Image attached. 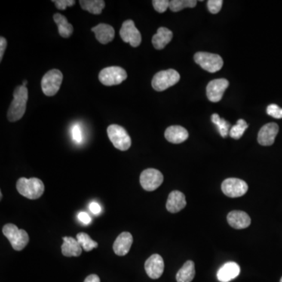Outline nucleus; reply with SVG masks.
<instances>
[{
    "label": "nucleus",
    "instance_id": "f257e3e1",
    "mask_svg": "<svg viewBox=\"0 0 282 282\" xmlns=\"http://www.w3.org/2000/svg\"><path fill=\"white\" fill-rule=\"evenodd\" d=\"M28 100V90L23 85L16 87L13 92V100L7 112L9 121L17 122L25 115L26 111L27 102Z\"/></svg>",
    "mask_w": 282,
    "mask_h": 282
},
{
    "label": "nucleus",
    "instance_id": "f03ea898",
    "mask_svg": "<svg viewBox=\"0 0 282 282\" xmlns=\"http://www.w3.org/2000/svg\"><path fill=\"white\" fill-rule=\"evenodd\" d=\"M17 191L24 197H27L28 199H38L44 194L45 191V186L41 179L38 178H27L22 177L17 180Z\"/></svg>",
    "mask_w": 282,
    "mask_h": 282
},
{
    "label": "nucleus",
    "instance_id": "7ed1b4c3",
    "mask_svg": "<svg viewBox=\"0 0 282 282\" xmlns=\"http://www.w3.org/2000/svg\"><path fill=\"white\" fill-rule=\"evenodd\" d=\"M3 233L16 251L23 250L29 241L28 233L25 230L18 229L17 226L13 224H6L3 228Z\"/></svg>",
    "mask_w": 282,
    "mask_h": 282
},
{
    "label": "nucleus",
    "instance_id": "20e7f679",
    "mask_svg": "<svg viewBox=\"0 0 282 282\" xmlns=\"http://www.w3.org/2000/svg\"><path fill=\"white\" fill-rule=\"evenodd\" d=\"M107 132L108 138L117 149L125 151L131 147V138L122 126L116 124L110 125Z\"/></svg>",
    "mask_w": 282,
    "mask_h": 282
},
{
    "label": "nucleus",
    "instance_id": "39448f33",
    "mask_svg": "<svg viewBox=\"0 0 282 282\" xmlns=\"http://www.w3.org/2000/svg\"><path fill=\"white\" fill-rule=\"evenodd\" d=\"M179 79L180 75L176 70H165L154 75L151 85L154 90L162 92L176 85Z\"/></svg>",
    "mask_w": 282,
    "mask_h": 282
},
{
    "label": "nucleus",
    "instance_id": "423d86ee",
    "mask_svg": "<svg viewBox=\"0 0 282 282\" xmlns=\"http://www.w3.org/2000/svg\"><path fill=\"white\" fill-rule=\"evenodd\" d=\"M194 62L202 68L211 73L217 72L224 66V60L219 55L206 52H197L194 56Z\"/></svg>",
    "mask_w": 282,
    "mask_h": 282
},
{
    "label": "nucleus",
    "instance_id": "0eeeda50",
    "mask_svg": "<svg viewBox=\"0 0 282 282\" xmlns=\"http://www.w3.org/2000/svg\"><path fill=\"white\" fill-rule=\"evenodd\" d=\"M63 81V74L57 69H52L44 75L41 81V87L44 94L53 96L60 90Z\"/></svg>",
    "mask_w": 282,
    "mask_h": 282
},
{
    "label": "nucleus",
    "instance_id": "6e6552de",
    "mask_svg": "<svg viewBox=\"0 0 282 282\" xmlns=\"http://www.w3.org/2000/svg\"><path fill=\"white\" fill-rule=\"evenodd\" d=\"M127 78L126 70L121 67L111 66L104 68L99 74V80L107 87L119 85Z\"/></svg>",
    "mask_w": 282,
    "mask_h": 282
},
{
    "label": "nucleus",
    "instance_id": "1a4fd4ad",
    "mask_svg": "<svg viewBox=\"0 0 282 282\" xmlns=\"http://www.w3.org/2000/svg\"><path fill=\"white\" fill-rule=\"evenodd\" d=\"M163 179V173L155 169H145L139 176L141 186L147 191H153L159 188Z\"/></svg>",
    "mask_w": 282,
    "mask_h": 282
},
{
    "label": "nucleus",
    "instance_id": "9d476101",
    "mask_svg": "<svg viewBox=\"0 0 282 282\" xmlns=\"http://www.w3.org/2000/svg\"><path fill=\"white\" fill-rule=\"evenodd\" d=\"M222 191L230 197H239L244 195L249 189L247 183L237 178H228L222 183Z\"/></svg>",
    "mask_w": 282,
    "mask_h": 282
},
{
    "label": "nucleus",
    "instance_id": "9b49d317",
    "mask_svg": "<svg viewBox=\"0 0 282 282\" xmlns=\"http://www.w3.org/2000/svg\"><path fill=\"white\" fill-rule=\"evenodd\" d=\"M119 35L123 41L130 44L131 47H137L140 45L142 40L140 32L136 28L134 22L132 20H127L123 22Z\"/></svg>",
    "mask_w": 282,
    "mask_h": 282
},
{
    "label": "nucleus",
    "instance_id": "f8f14e48",
    "mask_svg": "<svg viewBox=\"0 0 282 282\" xmlns=\"http://www.w3.org/2000/svg\"><path fill=\"white\" fill-rule=\"evenodd\" d=\"M228 87H229V82L225 78L212 80L206 87L208 99L213 103L220 102L224 92Z\"/></svg>",
    "mask_w": 282,
    "mask_h": 282
},
{
    "label": "nucleus",
    "instance_id": "ddd939ff",
    "mask_svg": "<svg viewBox=\"0 0 282 282\" xmlns=\"http://www.w3.org/2000/svg\"><path fill=\"white\" fill-rule=\"evenodd\" d=\"M145 271L151 279H158L164 272V260L158 254H153L150 256L145 265Z\"/></svg>",
    "mask_w": 282,
    "mask_h": 282
},
{
    "label": "nucleus",
    "instance_id": "4468645a",
    "mask_svg": "<svg viewBox=\"0 0 282 282\" xmlns=\"http://www.w3.org/2000/svg\"><path fill=\"white\" fill-rule=\"evenodd\" d=\"M279 127L276 123H271L263 126L258 134V142L263 146H271L274 143L278 133Z\"/></svg>",
    "mask_w": 282,
    "mask_h": 282
},
{
    "label": "nucleus",
    "instance_id": "2eb2a0df",
    "mask_svg": "<svg viewBox=\"0 0 282 282\" xmlns=\"http://www.w3.org/2000/svg\"><path fill=\"white\" fill-rule=\"evenodd\" d=\"M133 241V236L130 232L121 233L113 245V250L118 256H126L130 252Z\"/></svg>",
    "mask_w": 282,
    "mask_h": 282
},
{
    "label": "nucleus",
    "instance_id": "dca6fc26",
    "mask_svg": "<svg viewBox=\"0 0 282 282\" xmlns=\"http://www.w3.org/2000/svg\"><path fill=\"white\" fill-rule=\"evenodd\" d=\"M186 205V197L185 194L179 191H173L169 194L166 203V209L169 213H179V211L185 209Z\"/></svg>",
    "mask_w": 282,
    "mask_h": 282
},
{
    "label": "nucleus",
    "instance_id": "f3484780",
    "mask_svg": "<svg viewBox=\"0 0 282 282\" xmlns=\"http://www.w3.org/2000/svg\"><path fill=\"white\" fill-rule=\"evenodd\" d=\"M228 222L234 229H245L249 228L251 219L243 211H232L228 215Z\"/></svg>",
    "mask_w": 282,
    "mask_h": 282
},
{
    "label": "nucleus",
    "instance_id": "a211bd4d",
    "mask_svg": "<svg viewBox=\"0 0 282 282\" xmlns=\"http://www.w3.org/2000/svg\"><path fill=\"white\" fill-rule=\"evenodd\" d=\"M92 32H94L97 41L102 44H109L115 38V29L111 25L107 24H99L92 28Z\"/></svg>",
    "mask_w": 282,
    "mask_h": 282
},
{
    "label": "nucleus",
    "instance_id": "6ab92c4d",
    "mask_svg": "<svg viewBox=\"0 0 282 282\" xmlns=\"http://www.w3.org/2000/svg\"><path fill=\"white\" fill-rule=\"evenodd\" d=\"M188 132L180 126H169L165 132V137L169 142L173 144H181L188 138Z\"/></svg>",
    "mask_w": 282,
    "mask_h": 282
},
{
    "label": "nucleus",
    "instance_id": "aec40b11",
    "mask_svg": "<svg viewBox=\"0 0 282 282\" xmlns=\"http://www.w3.org/2000/svg\"><path fill=\"white\" fill-rule=\"evenodd\" d=\"M240 274V267L234 262L224 264L217 272V278L220 282H229Z\"/></svg>",
    "mask_w": 282,
    "mask_h": 282
},
{
    "label": "nucleus",
    "instance_id": "412c9836",
    "mask_svg": "<svg viewBox=\"0 0 282 282\" xmlns=\"http://www.w3.org/2000/svg\"><path fill=\"white\" fill-rule=\"evenodd\" d=\"M62 246V252L66 257H78L82 254L83 248L77 240L72 237H64Z\"/></svg>",
    "mask_w": 282,
    "mask_h": 282
},
{
    "label": "nucleus",
    "instance_id": "4be33fe9",
    "mask_svg": "<svg viewBox=\"0 0 282 282\" xmlns=\"http://www.w3.org/2000/svg\"><path fill=\"white\" fill-rule=\"evenodd\" d=\"M173 36L172 31L164 27H161L158 28L157 33L152 37L153 46L156 50H163L170 43Z\"/></svg>",
    "mask_w": 282,
    "mask_h": 282
},
{
    "label": "nucleus",
    "instance_id": "5701e85b",
    "mask_svg": "<svg viewBox=\"0 0 282 282\" xmlns=\"http://www.w3.org/2000/svg\"><path fill=\"white\" fill-rule=\"evenodd\" d=\"M53 21L57 25L58 32L61 36L63 38H69L73 33V26L68 23V20L65 16L60 13H55L53 15Z\"/></svg>",
    "mask_w": 282,
    "mask_h": 282
},
{
    "label": "nucleus",
    "instance_id": "b1692460",
    "mask_svg": "<svg viewBox=\"0 0 282 282\" xmlns=\"http://www.w3.org/2000/svg\"><path fill=\"white\" fill-rule=\"evenodd\" d=\"M195 276V267L193 261L188 260L184 264L176 274V281L191 282Z\"/></svg>",
    "mask_w": 282,
    "mask_h": 282
},
{
    "label": "nucleus",
    "instance_id": "393cba45",
    "mask_svg": "<svg viewBox=\"0 0 282 282\" xmlns=\"http://www.w3.org/2000/svg\"><path fill=\"white\" fill-rule=\"evenodd\" d=\"M80 6L84 10L93 14H100L105 7L103 0H80Z\"/></svg>",
    "mask_w": 282,
    "mask_h": 282
},
{
    "label": "nucleus",
    "instance_id": "a878e982",
    "mask_svg": "<svg viewBox=\"0 0 282 282\" xmlns=\"http://www.w3.org/2000/svg\"><path fill=\"white\" fill-rule=\"evenodd\" d=\"M76 238L81 247L86 252H90V251L93 250L95 248L98 247L97 243L92 240L91 237L87 233H78L76 235Z\"/></svg>",
    "mask_w": 282,
    "mask_h": 282
},
{
    "label": "nucleus",
    "instance_id": "bb28decb",
    "mask_svg": "<svg viewBox=\"0 0 282 282\" xmlns=\"http://www.w3.org/2000/svg\"><path fill=\"white\" fill-rule=\"evenodd\" d=\"M197 5L196 0H173L169 2V9L173 12H179L185 8H192Z\"/></svg>",
    "mask_w": 282,
    "mask_h": 282
},
{
    "label": "nucleus",
    "instance_id": "cd10ccee",
    "mask_svg": "<svg viewBox=\"0 0 282 282\" xmlns=\"http://www.w3.org/2000/svg\"><path fill=\"white\" fill-rule=\"evenodd\" d=\"M212 122L217 126L219 133L223 137H226L229 133L230 123L226 121L224 118H221L217 114H213L212 115Z\"/></svg>",
    "mask_w": 282,
    "mask_h": 282
},
{
    "label": "nucleus",
    "instance_id": "c85d7f7f",
    "mask_svg": "<svg viewBox=\"0 0 282 282\" xmlns=\"http://www.w3.org/2000/svg\"><path fill=\"white\" fill-rule=\"evenodd\" d=\"M248 124L244 119H239L237 124L233 126L230 130V136L233 139H239L244 134L245 131L248 128Z\"/></svg>",
    "mask_w": 282,
    "mask_h": 282
},
{
    "label": "nucleus",
    "instance_id": "c756f323",
    "mask_svg": "<svg viewBox=\"0 0 282 282\" xmlns=\"http://www.w3.org/2000/svg\"><path fill=\"white\" fill-rule=\"evenodd\" d=\"M72 138L75 143L80 144L83 142V135L81 126L78 123H75L72 127Z\"/></svg>",
    "mask_w": 282,
    "mask_h": 282
},
{
    "label": "nucleus",
    "instance_id": "7c9ffc66",
    "mask_svg": "<svg viewBox=\"0 0 282 282\" xmlns=\"http://www.w3.org/2000/svg\"><path fill=\"white\" fill-rule=\"evenodd\" d=\"M267 113L270 116L274 118H282V108L277 106V105H270L267 107Z\"/></svg>",
    "mask_w": 282,
    "mask_h": 282
},
{
    "label": "nucleus",
    "instance_id": "2f4dec72",
    "mask_svg": "<svg viewBox=\"0 0 282 282\" xmlns=\"http://www.w3.org/2000/svg\"><path fill=\"white\" fill-rule=\"evenodd\" d=\"M208 9L209 12L216 14L220 11L222 8L223 1L222 0H209L207 2Z\"/></svg>",
    "mask_w": 282,
    "mask_h": 282
},
{
    "label": "nucleus",
    "instance_id": "473e14b6",
    "mask_svg": "<svg viewBox=\"0 0 282 282\" xmlns=\"http://www.w3.org/2000/svg\"><path fill=\"white\" fill-rule=\"evenodd\" d=\"M169 2L168 0H154L152 2L154 10L158 13H164L168 7H169Z\"/></svg>",
    "mask_w": 282,
    "mask_h": 282
},
{
    "label": "nucleus",
    "instance_id": "72a5a7b5",
    "mask_svg": "<svg viewBox=\"0 0 282 282\" xmlns=\"http://www.w3.org/2000/svg\"><path fill=\"white\" fill-rule=\"evenodd\" d=\"M53 2L55 7L61 10H66L67 7H72L75 4V0H54Z\"/></svg>",
    "mask_w": 282,
    "mask_h": 282
},
{
    "label": "nucleus",
    "instance_id": "f704fd0d",
    "mask_svg": "<svg viewBox=\"0 0 282 282\" xmlns=\"http://www.w3.org/2000/svg\"><path fill=\"white\" fill-rule=\"evenodd\" d=\"M7 39H6L4 37H0V62H2L4 53H5L6 48H7Z\"/></svg>",
    "mask_w": 282,
    "mask_h": 282
},
{
    "label": "nucleus",
    "instance_id": "c9c22d12",
    "mask_svg": "<svg viewBox=\"0 0 282 282\" xmlns=\"http://www.w3.org/2000/svg\"><path fill=\"white\" fill-rule=\"evenodd\" d=\"M78 218L84 224H89L91 222V218L89 216L88 213H85V212L78 213Z\"/></svg>",
    "mask_w": 282,
    "mask_h": 282
},
{
    "label": "nucleus",
    "instance_id": "e433bc0d",
    "mask_svg": "<svg viewBox=\"0 0 282 282\" xmlns=\"http://www.w3.org/2000/svg\"><path fill=\"white\" fill-rule=\"evenodd\" d=\"M90 209L93 214L97 215L102 212V207L96 203H92L90 206Z\"/></svg>",
    "mask_w": 282,
    "mask_h": 282
},
{
    "label": "nucleus",
    "instance_id": "4c0bfd02",
    "mask_svg": "<svg viewBox=\"0 0 282 282\" xmlns=\"http://www.w3.org/2000/svg\"><path fill=\"white\" fill-rule=\"evenodd\" d=\"M84 282H100V277L96 274H90L85 279Z\"/></svg>",
    "mask_w": 282,
    "mask_h": 282
},
{
    "label": "nucleus",
    "instance_id": "58836bf2",
    "mask_svg": "<svg viewBox=\"0 0 282 282\" xmlns=\"http://www.w3.org/2000/svg\"><path fill=\"white\" fill-rule=\"evenodd\" d=\"M27 84H28V81H27V80H25V81H24L23 84L22 85H23L24 87H26Z\"/></svg>",
    "mask_w": 282,
    "mask_h": 282
},
{
    "label": "nucleus",
    "instance_id": "ea45409f",
    "mask_svg": "<svg viewBox=\"0 0 282 282\" xmlns=\"http://www.w3.org/2000/svg\"><path fill=\"white\" fill-rule=\"evenodd\" d=\"M280 282H282V277L281 279H280Z\"/></svg>",
    "mask_w": 282,
    "mask_h": 282
}]
</instances>
